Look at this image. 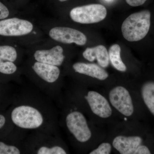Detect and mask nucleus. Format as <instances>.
Returning a JSON list of instances; mask_svg holds the SVG:
<instances>
[{
    "instance_id": "nucleus-5",
    "label": "nucleus",
    "mask_w": 154,
    "mask_h": 154,
    "mask_svg": "<svg viewBox=\"0 0 154 154\" xmlns=\"http://www.w3.org/2000/svg\"><path fill=\"white\" fill-rule=\"evenodd\" d=\"M62 111L60 122L78 142L85 143L90 140L92 133L85 116L81 111L70 110Z\"/></svg>"
},
{
    "instance_id": "nucleus-20",
    "label": "nucleus",
    "mask_w": 154,
    "mask_h": 154,
    "mask_svg": "<svg viewBox=\"0 0 154 154\" xmlns=\"http://www.w3.org/2000/svg\"><path fill=\"white\" fill-rule=\"evenodd\" d=\"M111 146L110 143H103L100 144L97 149L90 153V154H109L110 153Z\"/></svg>"
},
{
    "instance_id": "nucleus-25",
    "label": "nucleus",
    "mask_w": 154,
    "mask_h": 154,
    "mask_svg": "<svg viewBox=\"0 0 154 154\" xmlns=\"http://www.w3.org/2000/svg\"><path fill=\"white\" fill-rule=\"evenodd\" d=\"M106 1H107V2H110V1H112V0H106Z\"/></svg>"
},
{
    "instance_id": "nucleus-2",
    "label": "nucleus",
    "mask_w": 154,
    "mask_h": 154,
    "mask_svg": "<svg viewBox=\"0 0 154 154\" xmlns=\"http://www.w3.org/2000/svg\"><path fill=\"white\" fill-rule=\"evenodd\" d=\"M31 68L36 77L33 79L35 88L51 99L57 107L63 99L59 66L36 61Z\"/></svg>"
},
{
    "instance_id": "nucleus-11",
    "label": "nucleus",
    "mask_w": 154,
    "mask_h": 154,
    "mask_svg": "<svg viewBox=\"0 0 154 154\" xmlns=\"http://www.w3.org/2000/svg\"><path fill=\"white\" fill-rule=\"evenodd\" d=\"M63 53L62 47L57 45L51 49L36 51L33 57L36 61L60 66L65 58Z\"/></svg>"
},
{
    "instance_id": "nucleus-1",
    "label": "nucleus",
    "mask_w": 154,
    "mask_h": 154,
    "mask_svg": "<svg viewBox=\"0 0 154 154\" xmlns=\"http://www.w3.org/2000/svg\"><path fill=\"white\" fill-rule=\"evenodd\" d=\"M9 116L14 126L32 131L58 134L59 115L54 102L35 87L16 91Z\"/></svg>"
},
{
    "instance_id": "nucleus-14",
    "label": "nucleus",
    "mask_w": 154,
    "mask_h": 154,
    "mask_svg": "<svg viewBox=\"0 0 154 154\" xmlns=\"http://www.w3.org/2000/svg\"><path fill=\"white\" fill-rule=\"evenodd\" d=\"M83 56L85 59L90 62L97 60L98 63L102 67L106 68L109 65V54L104 45L88 48L83 52Z\"/></svg>"
},
{
    "instance_id": "nucleus-17",
    "label": "nucleus",
    "mask_w": 154,
    "mask_h": 154,
    "mask_svg": "<svg viewBox=\"0 0 154 154\" xmlns=\"http://www.w3.org/2000/svg\"><path fill=\"white\" fill-rule=\"evenodd\" d=\"M14 128L9 116L8 109L6 111L0 112V137L8 134Z\"/></svg>"
},
{
    "instance_id": "nucleus-4",
    "label": "nucleus",
    "mask_w": 154,
    "mask_h": 154,
    "mask_svg": "<svg viewBox=\"0 0 154 154\" xmlns=\"http://www.w3.org/2000/svg\"><path fill=\"white\" fill-rule=\"evenodd\" d=\"M151 13L147 10L130 15L122 25L123 37L130 42L138 41L148 33L151 25Z\"/></svg>"
},
{
    "instance_id": "nucleus-8",
    "label": "nucleus",
    "mask_w": 154,
    "mask_h": 154,
    "mask_svg": "<svg viewBox=\"0 0 154 154\" xmlns=\"http://www.w3.org/2000/svg\"><path fill=\"white\" fill-rule=\"evenodd\" d=\"M33 29V24L27 20L13 18L0 21V35L2 36H23L30 33Z\"/></svg>"
},
{
    "instance_id": "nucleus-24",
    "label": "nucleus",
    "mask_w": 154,
    "mask_h": 154,
    "mask_svg": "<svg viewBox=\"0 0 154 154\" xmlns=\"http://www.w3.org/2000/svg\"><path fill=\"white\" fill-rule=\"evenodd\" d=\"M59 1H60L61 2H65V1H67V0H59Z\"/></svg>"
},
{
    "instance_id": "nucleus-6",
    "label": "nucleus",
    "mask_w": 154,
    "mask_h": 154,
    "mask_svg": "<svg viewBox=\"0 0 154 154\" xmlns=\"http://www.w3.org/2000/svg\"><path fill=\"white\" fill-rule=\"evenodd\" d=\"M107 14L105 6L92 4L74 8L70 11V16L75 22L89 24L101 22L105 19Z\"/></svg>"
},
{
    "instance_id": "nucleus-18",
    "label": "nucleus",
    "mask_w": 154,
    "mask_h": 154,
    "mask_svg": "<svg viewBox=\"0 0 154 154\" xmlns=\"http://www.w3.org/2000/svg\"><path fill=\"white\" fill-rule=\"evenodd\" d=\"M17 58V53L14 48L9 45L0 46V59L14 62Z\"/></svg>"
},
{
    "instance_id": "nucleus-23",
    "label": "nucleus",
    "mask_w": 154,
    "mask_h": 154,
    "mask_svg": "<svg viewBox=\"0 0 154 154\" xmlns=\"http://www.w3.org/2000/svg\"><path fill=\"white\" fill-rule=\"evenodd\" d=\"M129 5L132 7H137L143 5L147 0H125Z\"/></svg>"
},
{
    "instance_id": "nucleus-7",
    "label": "nucleus",
    "mask_w": 154,
    "mask_h": 154,
    "mask_svg": "<svg viewBox=\"0 0 154 154\" xmlns=\"http://www.w3.org/2000/svg\"><path fill=\"white\" fill-rule=\"evenodd\" d=\"M109 99L112 106L125 116L132 115L134 111L132 99L125 88L118 86L113 88L109 94Z\"/></svg>"
},
{
    "instance_id": "nucleus-10",
    "label": "nucleus",
    "mask_w": 154,
    "mask_h": 154,
    "mask_svg": "<svg viewBox=\"0 0 154 154\" xmlns=\"http://www.w3.org/2000/svg\"><path fill=\"white\" fill-rule=\"evenodd\" d=\"M93 113L101 118L110 117L112 110L109 102L104 96L96 91H90L84 96Z\"/></svg>"
},
{
    "instance_id": "nucleus-9",
    "label": "nucleus",
    "mask_w": 154,
    "mask_h": 154,
    "mask_svg": "<svg viewBox=\"0 0 154 154\" xmlns=\"http://www.w3.org/2000/svg\"><path fill=\"white\" fill-rule=\"evenodd\" d=\"M49 36L55 41L65 44L75 43L83 45L86 43L87 37L81 31L66 27H55L49 31Z\"/></svg>"
},
{
    "instance_id": "nucleus-13",
    "label": "nucleus",
    "mask_w": 154,
    "mask_h": 154,
    "mask_svg": "<svg viewBox=\"0 0 154 154\" xmlns=\"http://www.w3.org/2000/svg\"><path fill=\"white\" fill-rule=\"evenodd\" d=\"M72 68L76 72L80 74L86 75L100 80L106 79L108 77L107 72L96 64L76 63L73 65Z\"/></svg>"
},
{
    "instance_id": "nucleus-3",
    "label": "nucleus",
    "mask_w": 154,
    "mask_h": 154,
    "mask_svg": "<svg viewBox=\"0 0 154 154\" xmlns=\"http://www.w3.org/2000/svg\"><path fill=\"white\" fill-rule=\"evenodd\" d=\"M25 154H66V149L58 134L38 131L28 133L25 138Z\"/></svg>"
},
{
    "instance_id": "nucleus-16",
    "label": "nucleus",
    "mask_w": 154,
    "mask_h": 154,
    "mask_svg": "<svg viewBox=\"0 0 154 154\" xmlns=\"http://www.w3.org/2000/svg\"><path fill=\"white\" fill-rule=\"evenodd\" d=\"M121 48L118 44L111 45L109 48V60L113 66L117 70L125 72L127 70L126 66L123 63L120 57Z\"/></svg>"
},
{
    "instance_id": "nucleus-12",
    "label": "nucleus",
    "mask_w": 154,
    "mask_h": 154,
    "mask_svg": "<svg viewBox=\"0 0 154 154\" xmlns=\"http://www.w3.org/2000/svg\"><path fill=\"white\" fill-rule=\"evenodd\" d=\"M142 138L140 136H118L113 140V146L120 154H134L138 147L142 145Z\"/></svg>"
},
{
    "instance_id": "nucleus-19",
    "label": "nucleus",
    "mask_w": 154,
    "mask_h": 154,
    "mask_svg": "<svg viewBox=\"0 0 154 154\" xmlns=\"http://www.w3.org/2000/svg\"><path fill=\"white\" fill-rule=\"evenodd\" d=\"M17 69V65L14 62L0 59V73L10 75L16 73Z\"/></svg>"
},
{
    "instance_id": "nucleus-15",
    "label": "nucleus",
    "mask_w": 154,
    "mask_h": 154,
    "mask_svg": "<svg viewBox=\"0 0 154 154\" xmlns=\"http://www.w3.org/2000/svg\"><path fill=\"white\" fill-rule=\"evenodd\" d=\"M0 83V112L6 111L12 105L16 91L12 87Z\"/></svg>"
},
{
    "instance_id": "nucleus-22",
    "label": "nucleus",
    "mask_w": 154,
    "mask_h": 154,
    "mask_svg": "<svg viewBox=\"0 0 154 154\" xmlns=\"http://www.w3.org/2000/svg\"><path fill=\"white\" fill-rule=\"evenodd\" d=\"M9 11L4 4L0 2V19H4L8 17Z\"/></svg>"
},
{
    "instance_id": "nucleus-21",
    "label": "nucleus",
    "mask_w": 154,
    "mask_h": 154,
    "mask_svg": "<svg viewBox=\"0 0 154 154\" xmlns=\"http://www.w3.org/2000/svg\"><path fill=\"white\" fill-rule=\"evenodd\" d=\"M151 153V151L148 147L143 145L139 146L134 153V154H150Z\"/></svg>"
}]
</instances>
